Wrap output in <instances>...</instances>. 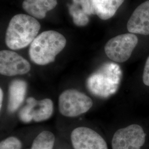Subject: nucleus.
Wrapping results in <instances>:
<instances>
[{
	"instance_id": "obj_1",
	"label": "nucleus",
	"mask_w": 149,
	"mask_h": 149,
	"mask_svg": "<svg viewBox=\"0 0 149 149\" xmlns=\"http://www.w3.org/2000/svg\"><path fill=\"white\" fill-rule=\"evenodd\" d=\"M40 27L39 22L32 16L17 15L12 17L7 28L6 45L14 50L27 47L37 37Z\"/></svg>"
},
{
	"instance_id": "obj_2",
	"label": "nucleus",
	"mask_w": 149,
	"mask_h": 149,
	"mask_svg": "<svg viewBox=\"0 0 149 149\" xmlns=\"http://www.w3.org/2000/svg\"><path fill=\"white\" fill-rule=\"evenodd\" d=\"M66 44V38L59 32L54 31L43 32L38 36L30 45V59L32 62L39 65L53 63Z\"/></svg>"
},
{
	"instance_id": "obj_3",
	"label": "nucleus",
	"mask_w": 149,
	"mask_h": 149,
	"mask_svg": "<svg viewBox=\"0 0 149 149\" xmlns=\"http://www.w3.org/2000/svg\"><path fill=\"white\" fill-rule=\"evenodd\" d=\"M92 106L90 97L74 89L65 91L59 97V111L65 117H76L88 112Z\"/></svg>"
},
{
	"instance_id": "obj_4",
	"label": "nucleus",
	"mask_w": 149,
	"mask_h": 149,
	"mask_svg": "<svg viewBox=\"0 0 149 149\" xmlns=\"http://www.w3.org/2000/svg\"><path fill=\"white\" fill-rule=\"evenodd\" d=\"M138 43V38L135 34H120L108 41L104 47V52L112 61L124 63L130 58Z\"/></svg>"
},
{
	"instance_id": "obj_5",
	"label": "nucleus",
	"mask_w": 149,
	"mask_h": 149,
	"mask_svg": "<svg viewBox=\"0 0 149 149\" xmlns=\"http://www.w3.org/2000/svg\"><path fill=\"white\" fill-rule=\"evenodd\" d=\"M53 111V102L50 99L37 101L33 97H29L26 104L20 109L18 117L23 123H28L33 120L40 122L51 117Z\"/></svg>"
},
{
	"instance_id": "obj_6",
	"label": "nucleus",
	"mask_w": 149,
	"mask_h": 149,
	"mask_svg": "<svg viewBox=\"0 0 149 149\" xmlns=\"http://www.w3.org/2000/svg\"><path fill=\"white\" fill-rule=\"evenodd\" d=\"M145 141V133L138 124H132L115 133L112 140V149H141Z\"/></svg>"
},
{
	"instance_id": "obj_7",
	"label": "nucleus",
	"mask_w": 149,
	"mask_h": 149,
	"mask_svg": "<svg viewBox=\"0 0 149 149\" xmlns=\"http://www.w3.org/2000/svg\"><path fill=\"white\" fill-rule=\"evenodd\" d=\"M71 140L74 149H108L104 139L87 127L74 129L71 135Z\"/></svg>"
},
{
	"instance_id": "obj_8",
	"label": "nucleus",
	"mask_w": 149,
	"mask_h": 149,
	"mask_svg": "<svg viewBox=\"0 0 149 149\" xmlns=\"http://www.w3.org/2000/svg\"><path fill=\"white\" fill-rule=\"evenodd\" d=\"M31 69L26 59L11 50L0 52V73L7 76L26 74Z\"/></svg>"
},
{
	"instance_id": "obj_9",
	"label": "nucleus",
	"mask_w": 149,
	"mask_h": 149,
	"mask_svg": "<svg viewBox=\"0 0 149 149\" xmlns=\"http://www.w3.org/2000/svg\"><path fill=\"white\" fill-rule=\"evenodd\" d=\"M127 29L130 33L149 35V0L134 10L128 21Z\"/></svg>"
},
{
	"instance_id": "obj_10",
	"label": "nucleus",
	"mask_w": 149,
	"mask_h": 149,
	"mask_svg": "<svg viewBox=\"0 0 149 149\" xmlns=\"http://www.w3.org/2000/svg\"><path fill=\"white\" fill-rule=\"evenodd\" d=\"M27 90L26 81L15 80L11 82L8 89V112L14 113L20 107L24 100Z\"/></svg>"
},
{
	"instance_id": "obj_11",
	"label": "nucleus",
	"mask_w": 149,
	"mask_h": 149,
	"mask_svg": "<svg viewBox=\"0 0 149 149\" xmlns=\"http://www.w3.org/2000/svg\"><path fill=\"white\" fill-rule=\"evenodd\" d=\"M57 3V0H24L22 6L24 10L33 17L43 19L48 11L56 7Z\"/></svg>"
},
{
	"instance_id": "obj_12",
	"label": "nucleus",
	"mask_w": 149,
	"mask_h": 149,
	"mask_svg": "<svg viewBox=\"0 0 149 149\" xmlns=\"http://www.w3.org/2000/svg\"><path fill=\"white\" fill-rule=\"evenodd\" d=\"M124 0H93L95 13L102 20H107L115 15Z\"/></svg>"
},
{
	"instance_id": "obj_13",
	"label": "nucleus",
	"mask_w": 149,
	"mask_h": 149,
	"mask_svg": "<svg viewBox=\"0 0 149 149\" xmlns=\"http://www.w3.org/2000/svg\"><path fill=\"white\" fill-rule=\"evenodd\" d=\"M55 138L53 134L44 131L34 140L31 149H53Z\"/></svg>"
},
{
	"instance_id": "obj_14",
	"label": "nucleus",
	"mask_w": 149,
	"mask_h": 149,
	"mask_svg": "<svg viewBox=\"0 0 149 149\" xmlns=\"http://www.w3.org/2000/svg\"><path fill=\"white\" fill-rule=\"evenodd\" d=\"M69 7L70 14L72 17L73 22L76 26L82 27L88 24L89 22L88 15L81 8L74 3Z\"/></svg>"
},
{
	"instance_id": "obj_15",
	"label": "nucleus",
	"mask_w": 149,
	"mask_h": 149,
	"mask_svg": "<svg viewBox=\"0 0 149 149\" xmlns=\"http://www.w3.org/2000/svg\"><path fill=\"white\" fill-rule=\"evenodd\" d=\"M21 141L16 137H9L0 143V149H21Z\"/></svg>"
},
{
	"instance_id": "obj_16",
	"label": "nucleus",
	"mask_w": 149,
	"mask_h": 149,
	"mask_svg": "<svg viewBox=\"0 0 149 149\" xmlns=\"http://www.w3.org/2000/svg\"><path fill=\"white\" fill-rule=\"evenodd\" d=\"M72 2L73 3L80 7L88 16L92 14H96L90 0H72Z\"/></svg>"
},
{
	"instance_id": "obj_17",
	"label": "nucleus",
	"mask_w": 149,
	"mask_h": 149,
	"mask_svg": "<svg viewBox=\"0 0 149 149\" xmlns=\"http://www.w3.org/2000/svg\"><path fill=\"white\" fill-rule=\"evenodd\" d=\"M143 81L145 85L149 86V56L146 60L144 66L143 74Z\"/></svg>"
},
{
	"instance_id": "obj_18",
	"label": "nucleus",
	"mask_w": 149,
	"mask_h": 149,
	"mask_svg": "<svg viewBox=\"0 0 149 149\" xmlns=\"http://www.w3.org/2000/svg\"><path fill=\"white\" fill-rule=\"evenodd\" d=\"M3 98V92L2 88H0V108H2V101Z\"/></svg>"
}]
</instances>
